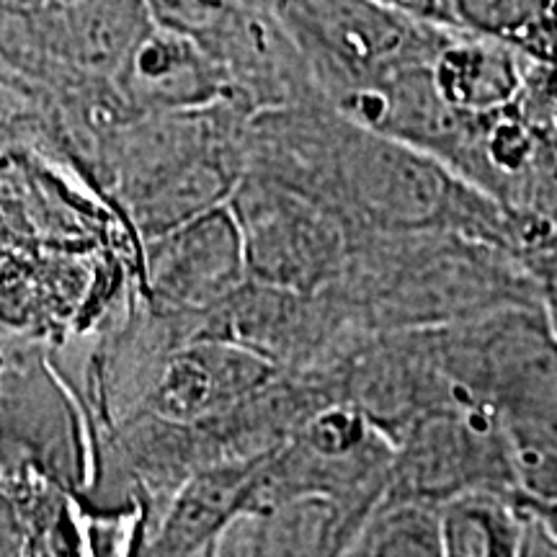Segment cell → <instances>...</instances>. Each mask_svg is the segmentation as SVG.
<instances>
[{
    "mask_svg": "<svg viewBox=\"0 0 557 557\" xmlns=\"http://www.w3.org/2000/svg\"><path fill=\"white\" fill-rule=\"evenodd\" d=\"M333 289L369 333L436 329L542 302L537 278L517 256L455 233H354Z\"/></svg>",
    "mask_w": 557,
    "mask_h": 557,
    "instance_id": "6da1fadb",
    "label": "cell"
},
{
    "mask_svg": "<svg viewBox=\"0 0 557 557\" xmlns=\"http://www.w3.org/2000/svg\"><path fill=\"white\" fill-rule=\"evenodd\" d=\"M451 400L487 410L513 444L557 451V331L542 302L429 329Z\"/></svg>",
    "mask_w": 557,
    "mask_h": 557,
    "instance_id": "7a4b0ae2",
    "label": "cell"
},
{
    "mask_svg": "<svg viewBox=\"0 0 557 557\" xmlns=\"http://www.w3.org/2000/svg\"><path fill=\"white\" fill-rule=\"evenodd\" d=\"M271 9L331 107L431 65L451 32L385 0H271Z\"/></svg>",
    "mask_w": 557,
    "mask_h": 557,
    "instance_id": "3957f363",
    "label": "cell"
},
{
    "mask_svg": "<svg viewBox=\"0 0 557 557\" xmlns=\"http://www.w3.org/2000/svg\"><path fill=\"white\" fill-rule=\"evenodd\" d=\"M227 205L240 225L248 278L318 295L344 274L351 230L318 199L243 171Z\"/></svg>",
    "mask_w": 557,
    "mask_h": 557,
    "instance_id": "277c9868",
    "label": "cell"
},
{
    "mask_svg": "<svg viewBox=\"0 0 557 557\" xmlns=\"http://www.w3.org/2000/svg\"><path fill=\"white\" fill-rule=\"evenodd\" d=\"M478 487H519L511 436L487 410L444 403L418 416L395 442L387 496L442 504Z\"/></svg>",
    "mask_w": 557,
    "mask_h": 557,
    "instance_id": "5b68a950",
    "label": "cell"
},
{
    "mask_svg": "<svg viewBox=\"0 0 557 557\" xmlns=\"http://www.w3.org/2000/svg\"><path fill=\"white\" fill-rule=\"evenodd\" d=\"M246 278L240 225L227 201L150 240V295L165 312L205 315Z\"/></svg>",
    "mask_w": 557,
    "mask_h": 557,
    "instance_id": "8992f818",
    "label": "cell"
},
{
    "mask_svg": "<svg viewBox=\"0 0 557 557\" xmlns=\"http://www.w3.org/2000/svg\"><path fill=\"white\" fill-rule=\"evenodd\" d=\"M282 369L238 344L191 338L165 361L148 408L171 423H199L259 393Z\"/></svg>",
    "mask_w": 557,
    "mask_h": 557,
    "instance_id": "52a82bcc",
    "label": "cell"
},
{
    "mask_svg": "<svg viewBox=\"0 0 557 557\" xmlns=\"http://www.w3.org/2000/svg\"><path fill=\"white\" fill-rule=\"evenodd\" d=\"M114 88L135 116L207 109L230 99L218 62L189 34L156 24L124 62Z\"/></svg>",
    "mask_w": 557,
    "mask_h": 557,
    "instance_id": "ba28073f",
    "label": "cell"
},
{
    "mask_svg": "<svg viewBox=\"0 0 557 557\" xmlns=\"http://www.w3.org/2000/svg\"><path fill=\"white\" fill-rule=\"evenodd\" d=\"M359 527V513L341 500L299 493L240 513L214 555H346Z\"/></svg>",
    "mask_w": 557,
    "mask_h": 557,
    "instance_id": "9c48e42d",
    "label": "cell"
},
{
    "mask_svg": "<svg viewBox=\"0 0 557 557\" xmlns=\"http://www.w3.org/2000/svg\"><path fill=\"white\" fill-rule=\"evenodd\" d=\"M261 457L220 459L194 470L173 493L145 553L214 555L222 532L246 511Z\"/></svg>",
    "mask_w": 557,
    "mask_h": 557,
    "instance_id": "30bf717a",
    "label": "cell"
},
{
    "mask_svg": "<svg viewBox=\"0 0 557 557\" xmlns=\"http://www.w3.org/2000/svg\"><path fill=\"white\" fill-rule=\"evenodd\" d=\"M532 58L511 41L451 29L438 47L431 75L451 107L487 114L519 99Z\"/></svg>",
    "mask_w": 557,
    "mask_h": 557,
    "instance_id": "8fae6325",
    "label": "cell"
},
{
    "mask_svg": "<svg viewBox=\"0 0 557 557\" xmlns=\"http://www.w3.org/2000/svg\"><path fill=\"white\" fill-rule=\"evenodd\" d=\"M442 549L449 557L519 555L521 511L517 491H465L438 504Z\"/></svg>",
    "mask_w": 557,
    "mask_h": 557,
    "instance_id": "7c38bea8",
    "label": "cell"
},
{
    "mask_svg": "<svg viewBox=\"0 0 557 557\" xmlns=\"http://www.w3.org/2000/svg\"><path fill=\"white\" fill-rule=\"evenodd\" d=\"M346 555L436 557L442 549L438 504L421 498L382 496L354 534Z\"/></svg>",
    "mask_w": 557,
    "mask_h": 557,
    "instance_id": "4fadbf2b",
    "label": "cell"
},
{
    "mask_svg": "<svg viewBox=\"0 0 557 557\" xmlns=\"http://www.w3.org/2000/svg\"><path fill=\"white\" fill-rule=\"evenodd\" d=\"M52 3L54 0H0V21L37 16Z\"/></svg>",
    "mask_w": 557,
    "mask_h": 557,
    "instance_id": "5bb4252c",
    "label": "cell"
},
{
    "mask_svg": "<svg viewBox=\"0 0 557 557\" xmlns=\"http://www.w3.org/2000/svg\"><path fill=\"white\" fill-rule=\"evenodd\" d=\"M0 88H9V90H13V94L32 99L29 86H26V83L21 81V75L16 73V70H13L9 62L3 60V54H0Z\"/></svg>",
    "mask_w": 557,
    "mask_h": 557,
    "instance_id": "9a60e30c",
    "label": "cell"
}]
</instances>
